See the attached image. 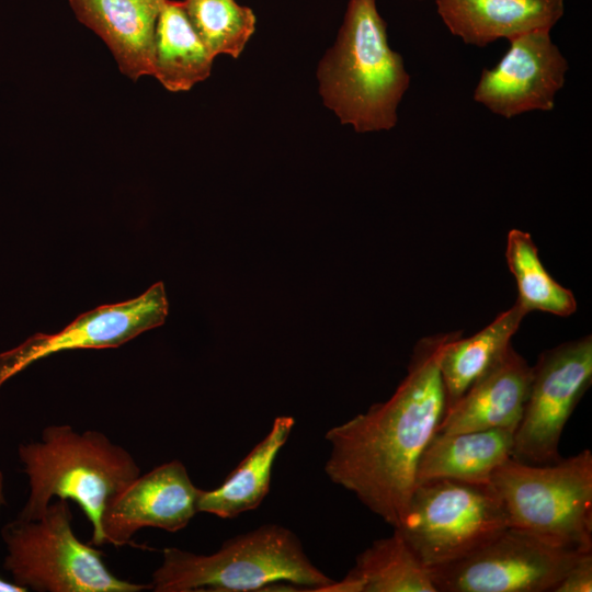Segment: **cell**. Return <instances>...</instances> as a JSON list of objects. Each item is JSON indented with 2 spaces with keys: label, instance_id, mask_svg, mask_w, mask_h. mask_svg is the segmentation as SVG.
I'll list each match as a JSON object with an SVG mask.
<instances>
[{
  "label": "cell",
  "instance_id": "e0dca14e",
  "mask_svg": "<svg viewBox=\"0 0 592 592\" xmlns=\"http://www.w3.org/2000/svg\"><path fill=\"white\" fill-rule=\"evenodd\" d=\"M295 425L291 415L276 417L267 434L217 488L201 490L198 512L234 519L255 510L270 491L276 456Z\"/></svg>",
  "mask_w": 592,
  "mask_h": 592
},
{
  "label": "cell",
  "instance_id": "ac0fdd59",
  "mask_svg": "<svg viewBox=\"0 0 592 592\" xmlns=\"http://www.w3.org/2000/svg\"><path fill=\"white\" fill-rule=\"evenodd\" d=\"M527 314L515 301L488 326L471 337L457 331L445 344L440 357V371L445 391V411L467 389L503 360L511 349V339Z\"/></svg>",
  "mask_w": 592,
  "mask_h": 592
},
{
  "label": "cell",
  "instance_id": "52a82bcc",
  "mask_svg": "<svg viewBox=\"0 0 592 592\" xmlns=\"http://www.w3.org/2000/svg\"><path fill=\"white\" fill-rule=\"evenodd\" d=\"M509 526L491 483L429 479L417 483L394 530L432 569L466 557Z\"/></svg>",
  "mask_w": 592,
  "mask_h": 592
},
{
  "label": "cell",
  "instance_id": "5b68a950",
  "mask_svg": "<svg viewBox=\"0 0 592 592\" xmlns=\"http://www.w3.org/2000/svg\"><path fill=\"white\" fill-rule=\"evenodd\" d=\"M510 526L560 547L592 551V453L551 464L510 457L491 476Z\"/></svg>",
  "mask_w": 592,
  "mask_h": 592
},
{
  "label": "cell",
  "instance_id": "4fadbf2b",
  "mask_svg": "<svg viewBox=\"0 0 592 592\" xmlns=\"http://www.w3.org/2000/svg\"><path fill=\"white\" fill-rule=\"evenodd\" d=\"M531 379L532 366L511 346L501 362L444 412L436 433L492 429L514 432L523 415Z\"/></svg>",
  "mask_w": 592,
  "mask_h": 592
},
{
  "label": "cell",
  "instance_id": "603a6c76",
  "mask_svg": "<svg viewBox=\"0 0 592 592\" xmlns=\"http://www.w3.org/2000/svg\"><path fill=\"white\" fill-rule=\"evenodd\" d=\"M590 591H592V551L582 555L553 590V592Z\"/></svg>",
  "mask_w": 592,
  "mask_h": 592
},
{
  "label": "cell",
  "instance_id": "8fae6325",
  "mask_svg": "<svg viewBox=\"0 0 592 592\" xmlns=\"http://www.w3.org/2000/svg\"><path fill=\"white\" fill-rule=\"evenodd\" d=\"M509 43L498 64L481 71L474 101L504 118L553 111L569 64L553 42L550 31H534Z\"/></svg>",
  "mask_w": 592,
  "mask_h": 592
},
{
  "label": "cell",
  "instance_id": "d6986e66",
  "mask_svg": "<svg viewBox=\"0 0 592 592\" xmlns=\"http://www.w3.org/2000/svg\"><path fill=\"white\" fill-rule=\"evenodd\" d=\"M325 592H436L431 570L394 530L363 550L345 577Z\"/></svg>",
  "mask_w": 592,
  "mask_h": 592
},
{
  "label": "cell",
  "instance_id": "8992f818",
  "mask_svg": "<svg viewBox=\"0 0 592 592\" xmlns=\"http://www.w3.org/2000/svg\"><path fill=\"white\" fill-rule=\"evenodd\" d=\"M68 500L50 502L37 519L16 517L1 530L7 546L4 569L24 591L139 592L148 584L116 577L103 551L82 543L71 527Z\"/></svg>",
  "mask_w": 592,
  "mask_h": 592
},
{
  "label": "cell",
  "instance_id": "7c38bea8",
  "mask_svg": "<svg viewBox=\"0 0 592 592\" xmlns=\"http://www.w3.org/2000/svg\"><path fill=\"white\" fill-rule=\"evenodd\" d=\"M201 490L178 459L139 474L107 503L101 521L104 543L126 545L144 527L184 528L198 513Z\"/></svg>",
  "mask_w": 592,
  "mask_h": 592
},
{
  "label": "cell",
  "instance_id": "3957f363",
  "mask_svg": "<svg viewBox=\"0 0 592 592\" xmlns=\"http://www.w3.org/2000/svg\"><path fill=\"white\" fill-rule=\"evenodd\" d=\"M333 582L311 562L296 534L266 524L229 538L209 555L164 548L149 585L155 592H248L274 587L325 592Z\"/></svg>",
  "mask_w": 592,
  "mask_h": 592
},
{
  "label": "cell",
  "instance_id": "9c48e42d",
  "mask_svg": "<svg viewBox=\"0 0 592 592\" xmlns=\"http://www.w3.org/2000/svg\"><path fill=\"white\" fill-rule=\"evenodd\" d=\"M592 383V337L544 351L535 366L512 458L528 464L561 459L559 443L574 408Z\"/></svg>",
  "mask_w": 592,
  "mask_h": 592
},
{
  "label": "cell",
  "instance_id": "9a60e30c",
  "mask_svg": "<svg viewBox=\"0 0 592 592\" xmlns=\"http://www.w3.org/2000/svg\"><path fill=\"white\" fill-rule=\"evenodd\" d=\"M77 19L112 52L121 72L152 76L153 41L163 0H68Z\"/></svg>",
  "mask_w": 592,
  "mask_h": 592
},
{
  "label": "cell",
  "instance_id": "ba28073f",
  "mask_svg": "<svg viewBox=\"0 0 592 592\" xmlns=\"http://www.w3.org/2000/svg\"><path fill=\"white\" fill-rule=\"evenodd\" d=\"M585 553L509 526L466 557L430 570L436 592H547Z\"/></svg>",
  "mask_w": 592,
  "mask_h": 592
},
{
  "label": "cell",
  "instance_id": "7a4b0ae2",
  "mask_svg": "<svg viewBox=\"0 0 592 592\" xmlns=\"http://www.w3.org/2000/svg\"><path fill=\"white\" fill-rule=\"evenodd\" d=\"M317 75L325 105L342 124L357 133L396 126L410 76L402 56L388 44L376 0H349L338 38Z\"/></svg>",
  "mask_w": 592,
  "mask_h": 592
},
{
  "label": "cell",
  "instance_id": "2e32d148",
  "mask_svg": "<svg viewBox=\"0 0 592 592\" xmlns=\"http://www.w3.org/2000/svg\"><path fill=\"white\" fill-rule=\"evenodd\" d=\"M514 432L504 429L435 433L423 451L417 483L454 479L490 483L492 474L512 457Z\"/></svg>",
  "mask_w": 592,
  "mask_h": 592
},
{
  "label": "cell",
  "instance_id": "5bb4252c",
  "mask_svg": "<svg viewBox=\"0 0 592 592\" xmlns=\"http://www.w3.org/2000/svg\"><path fill=\"white\" fill-rule=\"evenodd\" d=\"M444 25L465 44L483 48L551 29L562 18L565 0H435Z\"/></svg>",
  "mask_w": 592,
  "mask_h": 592
},
{
  "label": "cell",
  "instance_id": "277c9868",
  "mask_svg": "<svg viewBox=\"0 0 592 592\" xmlns=\"http://www.w3.org/2000/svg\"><path fill=\"white\" fill-rule=\"evenodd\" d=\"M30 492L18 517H39L56 497L72 500L92 525L90 544H105L101 521L112 498L140 474L133 455L95 430L49 425L39 441L19 446Z\"/></svg>",
  "mask_w": 592,
  "mask_h": 592
},
{
  "label": "cell",
  "instance_id": "7402d4cb",
  "mask_svg": "<svg viewBox=\"0 0 592 592\" xmlns=\"http://www.w3.org/2000/svg\"><path fill=\"white\" fill-rule=\"evenodd\" d=\"M184 11L204 46L215 58H238L255 30V15L235 0H183Z\"/></svg>",
  "mask_w": 592,
  "mask_h": 592
},
{
  "label": "cell",
  "instance_id": "30bf717a",
  "mask_svg": "<svg viewBox=\"0 0 592 592\" xmlns=\"http://www.w3.org/2000/svg\"><path fill=\"white\" fill-rule=\"evenodd\" d=\"M169 303L162 282L138 297L81 314L54 334L35 333L0 354V386L32 363L61 351L117 348L164 323Z\"/></svg>",
  "mask_w": 592,
  "mask_h": 592
},
{
  "label": "cell",
  "instance_id": "ffe728a7",
  "mask_svg": "<svg viewBox=\"0 0 592 592\" xmlns=\"http://www.w3.org/2000/svg\"><path fill=\"white\" fill-rule=\"evenodd\" d=\"M213 59L182 2L163 0L155 31L152 76L168 91H189L209 77Z\"/></svg>",
  "mask_w": 592,
  "mask_h": 592
},
{
  "label": "cell",
  "instance_id": "cb8c5ba5",
  "mask_svg": "<svg viewBox=\"0 0 592 592\" xmlns=\"http://www.w3.org/2000/svg\"><path fill=\"white\" fill-rule=\"evenodd\" d=\"M4 503V497H3V477L0 473V506Z\"/></svg>",
  "mask_w": 592,
  "mask_h": 592
},
{
  "label": "cell",
  "instance_id": "44dd1931",
  "mask_svg": "<svg viewBox=\"0 0 592 592\" xmlns=\"http://www.w3.org/2000/svg\"><path fill=\"white\" fill-rule=\"evenodd\" d=\"M505 259L516 282V303L526 314L539 310L568 317L576 311L574 295L546 271L528 232L516 228L509 231Z\"/></svg>",
  "mask_w": 592,
  "mask_h": 592
},
{
  "label": "cell",
  "instance_id": "6da1fadb",
  "mask_svg": "<svg viewBox=\"0 0 592 592\" xmlns=\"http://www.w3.org/2000/svg\"><path fill=\"white\" fill-rule=\"evenodd\" d=\"M456 332L419 340L391 397L329 429L328 478L397 528L417 486L423 451L445 412L440 357Z\"/></svg>",
  "mask_w": 592,
  "mask_h": 592
}]
</instances>
